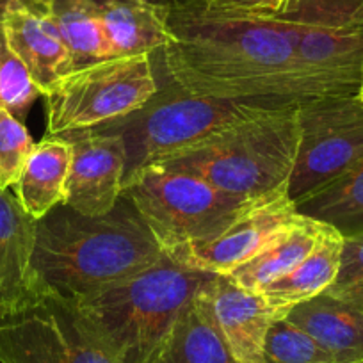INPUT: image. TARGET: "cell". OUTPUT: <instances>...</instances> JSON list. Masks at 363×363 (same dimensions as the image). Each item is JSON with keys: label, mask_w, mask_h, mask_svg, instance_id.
Instances as JSON below:
<instances>
[{"label": "cell", "mask_w": 363, "mask_h": 363, "mask_svg": "<svg viewBox=\"0 0 363 363\" xmlns=\"http://www.w3.org/2000/svg\"><path fill=\"white\" fill-rule=\"evenodd\" d=\"M167 30L157 59L194 95L272 106L319 100L299 69L284 20L216 11L203 0H169Z\"/></svg>", "instance_id": "1"}, {"label": "cell", "mask_w": 363, "mask_h": 363, "mask_svg": "<svg viewBox=\"0 0 363 363\" xmlns=\"http://www.w3.org/2000/svg\"><path fill=\"white\" fill-rule=\"evenodd\" d=\"M162 257L155 237L123 194L104 216H84L57 205L36 221L34 292L77 303L146 271Z\"/></svg>", "instance_id": "2"}, {"label": "cell", "mask_w": 363, "mask_h": 363, "mask_svg": "<svg viewBox=\"0 0 363 363\" xmlns=\"http://www.w3.org/2000/svg\"><path fill=\"white\" fill-rule=\"evenodd\" d=\"M212 277L164 255L146 271L75 305L118 363H153L180 313Z\"/></svg>", "instance_id": "3"}, {"label": "cell", "mask_w": 363, "mask_h": 363, "mask_svg": "<svg viewBox=\"0 0 363 363\" xmlns=\"http://www.w3.org/2000/svg\"><path fill=\"white\" fill-rule=\"evenodd\" d=\"M152 59L159 80L155 95L128 116L93 128L121 139L125 146V182L145 167L162 164L203 145L233 125L281 107L194 95L164 72L155 54Z\"/></svg>", "instance_id": "4"}, {"label": "cell", "mask_w": 363, "mask_h": 363, "mask_svg": "<svg viewBox=\"0 0 363 363\" xmlns=\"http://www.w3.org/2000/svg\"><path fill=\"white\" fill-rule=\"evenodd\" d=\"M299 104L233 125L203 145L157 166L187 171L223 193L250 201L289 187L299 143Z\"/></svg>", "instance_id": "5"}, {"label": "cell", "mask_w": 363, "mask_h": 363, "mask_svg": "<svg viewBox=\"0 0 363 363\" xmlns=\"http://www.w3.org/2000/svg\"><path fill=\"white\" fill-rule=\"evenodd\" d=\"M162 253L219 235L250 201L237 200L187 171L150 166L123 186Z\"/></svg>", "instance_id": "6"}, {"label": "cell", "mask_w": 363, "mask_h": 363, "mask_svg": "<svg viewBox=\"0 0 363 363\" xmlns=\"http://www.w3.org/2000/svg\"><path fill=\"white\" fill-rule=\"evenodd\" d=\"M159 91L148 54L118 55L73 68L43 95L47 135L89 130L141 109Z\"/></svg>", "instance_id": "7"}, {"label": "cell", "mask_w": 363, "mask_h": 363, "mask_svg": "<svg viewBox=\"0 0 363 363\" xmlns=\"http://www.w3.org/2000/svg\"><path fill=\"white\" fill-rule=\"evenodd\" d=\"M0 363H118L75 303L36 294L0 313Z\"/></svg>", "instance_id": "8"}, {"label": "cell", "mask_w": 363, "mask_h": 363, "mask_svg": "<svg viewBox=\"0 0 363 363\" xmlns=\"http://www.w3.org/2000/svg\"><path fill=\"white\" fill-rule=\"evenodd\" d=\"M299 143L289 196L299 201L344 174L363 157V102L333 96L299 104Z\"/></svg>", "instance_id": "9"}, {"label": "cell", "mask_w": 363, "mask_h": 363, "mask_svg": "<svg viewBox=\"0 0 363 363\" xmlns=\"http://www.w3.org/2000/svg\"><path fill=\"white\" fill-rule=\"evenodd\" d=\"M299 218L289 187L251 200L219 235L164 253L177 264L211 274H230Z\"/></svg>", "instance_id": "10"}, {"label": "cell", "mask_w": 363, "mask_h": 363, "mask_svg": "<svg viewBox=\"0 0 363 363\" xmlns=\"http://www.w3.org/2000/svg\"><path fill=\"white\" fill-rule=\"evenodd\" d=\"M284 22L294 47L296 61L315 99L359 95L363 26L326 27Z\"/></svg>", "instance_id": "11"}, {"label": "cell", "mask_w": 363, "mask_h": 363, "mask_svg": "<svg viewBox=\"0 0 363 363\" xmlns=\"http://www.w3.org/2000/svg\"><path fill=\"white\" fill-rule=\"evenodd\" d=\"M61 138L72 143L73 148L62 205L84 216H104L113 211L125 186L121 139L93 128L66 132Z\"/></svg>", "instance_id": "12"}, {"label": "cell", "mask_w": 363, "mask_h": 363, "mask_svg": "<svg viewBox=\"0 0 363 363\" xmlns=\"http://www.w3.org/2000/svg\"><path fill=\"white\" fill-rule=\"evenodd\" d=\"M0 26L8 45L22 59L43 95L75 68L72 52L48 8L13 0Z\"/></svg>", "instance_id": "13"}, {"label": "cell", "mask_w": 363, "mask_h": 363, "mask_svg": "<svg viewBox=\"0 0 363 363\" xmlns=\"http://www.w3.org/2000/svg\"><path fill=\"white\" fill-rule=\"evenodd\" d=\"M201 294L233 358L239 363H262L274 320L264 298L242 289L226 274H214Z\"/></svg>", "instance_id": "14"}, {"label": "cell", "mask_w": 363, "mask_h": 363, "mask_svg": "<svg viewBox=\"0 0 363 363\" xmlns=\"http://www.w3.org/2000/svg\"><path fill=\"white\" fill-rule=\"evenodd\" d=\"M36 219L15 194L0 189V313L27 305L34 292L33 251Z\"/></svg>", "instance_id": "15"}, {"label": "cell", "mask_w": 363, "mask_h": 363, "mask_svg": "<svg viewBox=\"0 0 363 363\" xmlns=\"http://www.w3.org/2000/svg\"><path fill=\"white\" fill-rule=\"evenodd\" d=\"M344 237L324 223L312 253L299 262L291 272L269 284L258 294L267 303L274 319L287 317L296 306L328 291L340 267Z\"/></svg>", "instance_id": "16"}, {"label": "cell", "mask_w": 363, "mask_h": 363, "mask_svg": "<svg viewBox=\"0 0 363 363\" xmlns=\"http://www.w3.org/2000/svg\"><path fill=\"white\" fill-rule=\"evenodd\" d=\"M116 55H153L169 40V0H93Z\"/></svg>", "instance_id": "17"}, {"label": "cell", "mask_w": 363, "mask_h": 363, "mask_svg": "<svg viewBox=\"0 0 363 363\" xmlns=\"http://www.w3.org/2000/svg\"><path fill=\"white\" fill-rule=\"evenodd\" d=\"M284 319L312 337L335 363L363 358V312L323 292L296 306Z\"/></svg>", "instance_id": "18"}, {"label": "cell", "mask_w": 363, "mask_h": 363, "mask_svg": "<svg viewBox=\"0 0 363 363\" xmlns=\"http://www.w3.org/2000/svg\"><path fill=\"white\" fill-rule=\"evenodd\" d=\"M72 153V143L61 135H47L34 145L13 189L23 211L36 221L65 203Z\"/></svg>", "instance_id": "19"}, {"label": "cell", "mask_w": 363, "mask_h": 363, "mask_svg": "<svg viewBox=\"0 0 363 363\" xmlns=\"http://www.w3.org/2000/svg\"><path fill=\"white\" fill-rule=\"evenodd\" d=\"M323 226L324 223L299 214V218L277 239L271 240L260 253L233 269L226 277L232 278L242 289L260 292L269 284L291 272L312 253Z\"/></svg>", "instance_id": "20"}, {"label": "cell", "mask_w": 363, "mask_h": 363, "mask_svg": "<svg viewBox=\"0 0 363 363\" xmlns=\"http://www.w3.org/2000/svg\"><path fill=\"white\" fill-rule=\"evenodd\" d=\"M153 363H239L201 291L180 313Z\"/></svg>", "instance_id": "21"}, {"label": "cell", "mask_w": 363, "mask_h": 363, "mask_svg": "<svg viewBox=\"0 0 363 363\" xmlns=\"http://www.w3.org/2000/svg\"><path fill=\"white\" fill-rule=\"evenodd\" d=\"M296 211L333 226L342 237L363 235V157L333 182L296 201Z\"/></svg>", "instance_id": "22"}, {"label": "cell", "mask_w": 363, "mask_h": 363, "mask_svg": "<svg viewBox=\"0 0 363 363\" xmlns=\"http://www.w3.org/2000/svg\"><path fill=\"white\" fill-rule=\"evenodd\" d=\"M48 13L72 52L75 68L118 57L93 0H52Z\"/></svg>", "instance_id": "23"}, {"label": "cell", "mask_w": 363, "mask_h": 363, "mask_svg": "<svg viewBox=\"0 0 363 363\" xmlns=\"http://www.w3.org/2000/svg\"><path fill=\"white\" fill-rule=\"evenodd\" d=\"M40 96L43 93L22 59L11 50L0 26V109L9 111L22 121Z\"/></svg>", "instance_id": "24"}, {"label": "cell", "mask_w": 363, "mask_h": 363, "mask_svg": "<svg viewBox=\"0 0 363 363\" xmlns=\"http://www.w3.org/2000/svg\"><path fill=\"white\" fill-rule=\"evenodd\" d=\"M262 363H335L331 356L287 319H274Z\"/></svg>", "instance_id": "25"}, {"label": "cell", "mask_w": 363, "mask_h": 363, "mask_svg": "<svg viewBox=\"0 0 363 363\" xmlns=\"http://www.w3.org/2000/svg\"><path fill=\"white\" fill-rule=\"evenodd\" d=\"M34 145L23 121L9 111L0 109V189L15 187Z\"/></svg>", "instance_id": "26"}, {"label": "cell", "mask_w": 363, "mask_h": 363, "mask_svg": "<svg viewBox=\"0 0 363 363\" xmlns=\"http://www.w3.org/2000/svg\"><path fill=\"white\" fill-rule=\"evenodd\" d=\"M281 20L326 27L363 26V0H298Z\"/></svg>", "instance_id": "27"}, {"label": "cell", "mask_w": 363, "mask_h": 363, "mask_svg": "<svg viewBox=\"0 0 363 363\" xmlns=\"http://www.w3.org/2000/svg\"><path fill=\"white\" fill-rule=\"evenodd\" d=\"M326 294L363 312V235L344 237L340 267Z\"/></svg>", "instance_id": "28"}, {"label": "cell", "mask_w": 363, "mask_h": 363, "mask_svg": "<svg viewBox=\"0 0 363 363\" xmlns=\"http://www.w3.org/2000/svg\"><path fill=\"white\" fill-rule=\"evenodd\" d=\"M211 9L258 18H284L296 8L298 0H203Z\"/></svg>", "instance_id": "29"}, {"label": "cell", "mask_w": 363, "mask_h": 363, "mask_svg": "<svg viewBox=\"0 0 363 363\" xmlns=\"http://www.w3.org/2000/svg\"><path fill=\"white\" fill-rule=\"evenodd\" d=\"M11 2L13 0H0V22H2V18H4L6 11H8V8Z\"/></svg>", "instance_id": "30"}, {"label": "cell", "mask_w": 363, "mask_h": 363, "mask_svg": "<svg viewBox=\"0 0 363 363\" xmlns=\"http://www.w3.org/2000/svg\"><path fill=\"white\" fill-rule=\"evenodd\" d=\"M20 2H26V4H34V6H43V8H48L52 0H20Z\"/></svg>", "instance_id": "31"}, {"label": "cell", "mask_w": 363, "mask_h": 363, "mask_svg": "<svg viewBox=\"0 0 363 363\" xmlns=\"http://www.w3.org/2000/svg\"><path fill=\"white\" fill-rule=\"evenodd\" d=\"M359 100H362V102H363V79H362V87H359Z\"/></svg>", "instance_id": "32"}, {"label": "cell", "mask_w": 363, "mask_h": 363, "mask_svg": "<svg viewBox=\"0 0 363 363\" xmlns=\"http://www.w3.org/2000/svg\"><path fill=\"white\" fill-rule=\"evenodd\" d=\"M354 363H363V358H362V359H358V362H354Z\"/></svg>", "instance_id": "33"}]
</instances>
